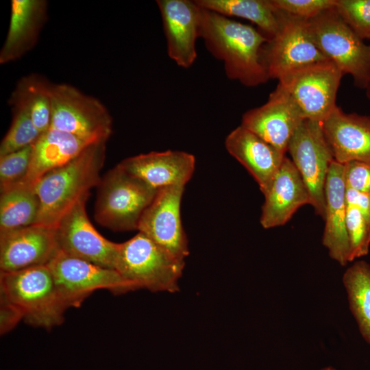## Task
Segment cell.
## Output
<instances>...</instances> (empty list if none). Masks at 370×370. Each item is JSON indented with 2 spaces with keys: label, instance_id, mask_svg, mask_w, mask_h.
Instances as JSON below:
<instances>
[{
  "label": "cell",
  "instance_id": "cell-1",
  "mask_svg": "<svg viewBox=\"0 0 370 370\" xmlns=\"http://www.w3.org/2000/svg\"><path fill=\"white\" fill-rule=\"evenodd\" d=\"M199 37L208 51L223 62L230 79L247 87L270 79L262 59L269 39L252 26L202 8Z\"/></svg>",
  "mask_w": 370,
  "mask_h": 370
},
{
  "label": "cell",
  "instance_id": "cell-2",
  "mask_svg": "<svg viewBox=\"0 0 370 370\" xmlns=\"http://www.w3.org/2000/svg\"><path fill=\"white\" fill-rule=\"evenodd\" d=\"M106 140L88 145L66 164L38 179L34 188L40 201L36 224L56 228L64 214L97 186L103 166Z\"/></svg>",
  "mask_w": 370,
  "mask_h": 370
},
{
  "label": "cell",
  "instance_id": "cell-3",
  "mask_svg": "<svg viewBox=\"0 0 370 370\" xmlns=\"http://www.w3.org/2000/svg\"><path fill=\"white\" fill-rule=\"evenodd\" d=\"M1 299L14 306L30 325L51 328L63 322L67 309L48 265L1 272Z\"/></svg>",
  "mask_w": 370,
  "mask_h": 370
},
{
  "label": "cell",
  "instance_id": "cell-4",
  "mask_svg": "<svg viewBox=\"0 0 370 370\" xmlns=\"http://www.w3.org/2000/svg\"><path fill=\"white\" fill-rule=\"evenodd\" d=\"M158 191L118 164L101 178L97 186L95 219L114 231L138 230Z\"/></svg>",
  "mask_w": 370,
  "mask_h": 370
},
{
  "label": "cell",
  "instance_id": "cell-5",
  "mask_svg": "<svg viewBox=\"0 0 370 370\" xmlns=\"http://www.w3.org/2000/svg\"><path fill=\"white\" fill-rule=\"evenodd\" d=\"M185 265L139 232L119 243L114 269L136 289L174 293Z\"/></svg>",
  "mask_w": 370,
  "mask_h": 370
},
{
  "label": "cell",
  "instance_id": "cell-6",
  "mask_svg": "<svg viewBox=\"0 0 370 370\" xmlns=\"http://www.w3.org/2000/svg\"><path fill=\"white\" fill-rule=\"evenodd\" d=\"M311 36L321 52L344 75H351L354 85H370V46L365 44L341 18L334 7L308 21Z\"/></svg>",
  "mask_w": 370,
  "mask_h": 370
},
{
  "label": "cell",
  "instance_id": "cell-7",
  "mask_svg": "<svg viewBox=\"0 0 370 370\" xmlns=\"http://www.w3.org/2000/svg\"><path fill=\"white\" fill-rule=\"evenodd\" d=\"M51 127L92 143L108 140L112 118L97 99L66 84H51Z\"/></svg>",
  "mask_w": 370,
  "mask_h": 370
},
{
  "label": "cell",
  "instance_id": "cell-8",
  "mask_svg": "<svg viewBox=\"0 0 370 370\" xmlns=\"http://www.w3.org/2000/svg\"><path fill=\"white\" fill-rule=\"evenodd\" d=\"M278 11V29L262 51L269 79L280 81L300 69L329 60L315 44L308 21Z\"/></svg>",
  "mask_w": 370,
  "mask_h": 370
},
{
  "label": "cell",
  "instance_id": "cell-9",
  "mask_svg": "<svg viewBox=\"0 0 370 370\" xmlns=\"http://www.w3.org/2000/svg\"><path fill=\"white\" fill-rule=\"evenodd\" d=\"M60 297L68 309L79 307L94 291L121 294L136 290L115 269L99 266L59 251L48 264Z\"/></svg>",
  "mask_w": 370,
  "mask_h": 370
},
{
  "label": "cell",
  "instance_id": "cell-10",
  "mask_svg": "<svg viewBox=\"0 0 370 370\" xmlns=\"http://www.w3.org/2000/svg\"><path fill=\"white\" fill-rule=\"evenodd\" d=\"M287 151L308 191L310 205L316 214L324 219L325 182L334 159L321 123L304 120L292 136Z\"/></svg>",
  "mask_w": 370,
  "mask_h": 370
},
{
  "label": "cell",
  "instance_id": "cell-11",
  "mask_svg": "<svg viewBox=\"0 0 370 370\" xmlns=\"http://www.w3.org/2000/svg\"><path fill=\"white\" fill-rule=\"evenodd\" d=\"M343 74L331 60L300 69L281 80L304 119L323 121L336 106V94Z\"/></svg>",
  "mask_w": 370,
  "mask_h": 370
},
{
  "label": "cell",
  "instance_id": "cell-12",
  "mask_svg": "<svg viewBox=\"0 0 370 370\" xmlns=\"http://www.w3.org/2000/svg\"><path fill=\"white\" fill-rule=\"evenodd\" d=\"M88 197L80 199L56 227L60 250L71 256L114 269L119 243L103 237L90 221L86 210Z\"/></svg>",
  "mask_w": 370,
  "mask_h": 370
},
{
  "label": "cell",
  "instance_id": "cell-13",
  "mask_svg": "<svg viewBox=\"0 0 370 370\" xmlns=\"http://www.w3.org/2000/svg\"><path fill=\"white\" fill-rule=\"evenodd\" d=\"M184 188L183 185H175L158 190L138 227L139 232L182 260L189 254L180 215Z\"/></svg>",
  "mask_w": 370,
  "mask_h": 370
},
{
  "label": "cell",
  "instance_id": "cell-14",
  "mask_svg": "<svg viewBox=\"0 0 370 370\" xmlns=\"http://www.w3.org/2000/svg\"><path fill=\"white\" fill-rule=\"evenodd\" d=\"M304 120L288 93L278 84L264 104L243 114L241 125L285 154Z\"/></svg>",
  "mask_w": 370,
  "mask_h": 370
},
{
  "label": "cell",
  "instance_id": "cell-15",
  "mask_svg": "<svg viewBox=\"0 0 370 370\" xmlns=\"http://www.w3.org/2000/svg\"><path fill=\"white\" fill-rule=\"evenodd\" d=\"M59 251L56 228L34 224L0 233L1 272L48 265Z\"/></svg>",
  "mask_w": 370,
  "mask_h": 370
},
{
  "label": "cell",
  "instance_id": "cell-16",
  "mask_svg": "<svg viewBox=\"0 0 370 370\" xmlns=\"http://www.w3.org/2000/svg\"><path fill=\"white\" fill-rule=\"evenodd\" d=\"M169 58L179 66L189 68L197 57L202 8L189 0H158Z\"/></svg>",
  "mask_w": 370,
  "mask_h": 370
},
{
  "label": "cell",
  "instance_id": "cell-17",
  "mask_svg": "<svg viewBox=\"0 0 370 370\" xmlns=\"http://www.w3.org/2000/svg\"><path fill=\"white\" fill-rule=\"evenodd\" d=\"M321 126L335 161L370 162V116L346 113L336 106Z\"/></svg>",
  "mask_w": 370,
  "mask_h": 370
},
{
  "label": "cell",
  "instance_id": "cell-18",
  "mask_svg": "<svg viewBox=\"0 0 370 370\" xmlns=\"http://www.w3.org/2000/svg\"><path fill=\"white\" fill-rule=\"evenodd\" d=\"M119 164L158 190L175 185L185 186L193 174L195 158L185 151L167 150L130 157Z\"/></svg>",
  "mask_w": 370,
  "mask_h": 370
},
{
  "label": "cell",
  "instance_id": "cell-19",
  "mask_svg": "<svg viewBox=\"0 0 370 370\" xmlns=\"http://www.w3.org/2000/svg\"><path fill=\"white\" fill-rule=\"evenodd\" d=\"M264 195L260 224L264 229L285 225L299 208L310 205L305 184L292 160L286 156Z\"/></svg>",
  "mask_w": 370,
  "mask_h": 370
},
{
  "label": "cell",
  "instance_id": "cell-20",
  "mask_svg": "<svg viewBox=\"0 0 370 370\" xmlns=\"http://www.w3.org/2000/svg\"><path fill=\"white\" fill-rule=\"evenodd\" d=\"M225 145L228 153L253 176L265 195L285 154L242 125L227 136Z\"/></svg>",
  "mask_w": 370,
  "mask_h": 370
},
{
  "label": "cell",
  "instance_id": "cell-21",
  "mask_svg": "<svg viewBox=\"0 0 370 370\" xmlns=\"http://www.w3.org/2000/svg\"><path fill=\"white\" fill-rule=\"evenodd\" d=\"M346 186L344 165L334 160L329 169L325 186V227L322 244L330 257L341 266L349 262V245L346 230Z\"/></svg>",
  "mask_w": 370,
  "mask_h": 370
},
{
  "label": "cell",
  "instance_id": "cell-22",
  "mask_svg": "<svg viewBox=\"0 0 370 370\" xmlns=\"http://www.w3.org/2000/svg\"><path fill=\"white\" fill-rule=\"evenodd\" d=\"M45 0H12L6 38L0 51V64L16 61L36 44L47 21Z\"/></svg>",
  "mask_w": 370,
  "mask_h": 370
},
{
  "label": "cell",
  "instance_id": "cell-23",
  "mask_svg": "<svg viewBox=\"0 0 370 370\" xmlns=\"http://www.w3.org/2000/svg\"><path fill=\"white\" fill-rule=\"evenodd\" d=\"M90 144L70 133L50 127L34 144L29 169L22 182L34 184L48 172L71 161Z\"/></svg>",
  "mask_w": 370,
  "mask_h": 370
},
{
  "label": "cell",
  "instance_id": "cell-24",
  "mask_svg": "<svg viewBox=\"0 0 370 370\" xmlns=\"http://www.w3.org/2000/svg\"><path fill=\"white\" fill-rule=\"evenodd\" d=\"M39 210L34 184L21 182L1 192L0 233L36 224Z\"/></svg>",
  "mask_w": 370,
  "mask_h": 370
},
{
  "label": "cell",
  "instance_id": "cell-25",
  "mask_svg": "<svg viewBox=\"0 0 370 370\" xmlns=\"http://www.w3.org/2000/svg\"><path fill=\"white\" fill-rule=\"evenodd\" d=\"M202 8L226 17L247 19L256 25L269 40L279 27L278 11L271 0H196Z\"/></svg>",
  "mask_w": 370,
  "mask_h": 370
},
{
  "label": "cell",
  "instance_id": "cell-26",
  "mask_svg": "<svg viewBox=\"0 0 370 370\" xmlns=\"http://www.w3.org/2000/svg\"><path fill=\"white\" fill-rule=\"evenodd\" d=\"M349 310L363 339L370 345V264L355 261L343 275Z\"/></svg>",
  "mask_w": 370,
  "mask_h": 370
},
{
  "label": "cell",
  "instance_id": "cell-27",
  "mask_svg": "<svg viewBox=\"0 0 370 370\" xmlns=\"http://www.w3.org/2000/svg\"><path fill=\"white\" fill-rule=\"evenodd\" d=\"M51 86L40 75L29 74L19 79L10 97L26 108L40 134L51 125Z\"/></svg>",
  "mask_w": 370,
  "mask_h": 370
},
{
  "label": "cell",
  "instance_id": "cell-28",
  "mask_svg": "<svg viewBox=\"0 0 370 370\" xmlns=\"http://www.w3.org/2000/svg\"><path fill=\"white\" fill-rule=\"evenodd\" d=\"M9 103L12 107V121L1 140L0 157L34 145L41 135L28 110L21 102L10 98Z\"/></svg>",
  "mask_w": 370,
  "mask_h": 370
},
{
  "label": "cell",
  "instance_id": "cell-29",
  "mask_svg": "<svg viewBox=\"0 0 370 370\" xmlns=\"http://www.w3.org/2000/svg\"><path fill=\"white\" fill-rule=\"evenodd\" d=\"M346 230L349 245V262L368 254L370 223L354 207L347 205Z\"/></svg>",
  "mask_w": 370,
  "mask_h": 370
},
{
  "label": "cell",
  "instance_id": "cell-30",
  "mask_svg": "<svg viewBox=\"0 0 370 370\" xmlns=\"http://www.w3.org/2000/svg\"><path fill=\"white\" fill-rule=\"evenodd\" d=\"M334 9L360 38L370 39V0H336Z\"/></svg>",
  "mask_w": 370,
  "mask_h": 370
},
{
  "label": "cell",
  "instance_id": "cell-31",
  "mask_svg": "<svg viewBox=\"0 0 370 370\" xmlns=\"http://www.w3.org/2000/svg\"><path fill=\"white\" fill-rule=\"evenodd\" d=\"M33 145L0 157L1 192L25 179L31 163Z\"/></svg>",
  "mask_w": 370,
  "mask_h": 370
},
{
  "label": "cell",
  "instance_id": "cell-32",
  "mask_svg": "<svg viewBox=\"0 0 370 370\" xmlns=\"http://www.w3.org/2000/svg\"><path fill=\"white\" fill-rule=\"evenodd\" d=\"M336 0H271L280 12L306 21L333 8Z\"/></svg>",
  "mask_w": 370,
  "mask_h": 370
},
{
  "label": "cell",
  "instance_id": "cell-33",
  "mask_svg": "<svg viewBox=\"0 0 370 370\" xmlns=\"http://www.w3.org/2000/svg\"><path fill=\"white\" fill-rule=\"evenodd\" d=\"M343 165L346 187L370 195V162L352 161Z\"/></svg>",
  "mask_w": 370,
  "mask_h": 370
},
{
  "label": "cell",
  "instance_id": "cell-34",
  "mask_svg": "<svg viewBox=\"0 0 370 370\" xmlns=\"http://www.w3.org/2000/svg\"><path fill=\"white\" fill-rule=\"evenodd\" d=\"M347 205L356 208L370 223V195L347 188L345 192Z\"/></svg>",
  "mask_w": 370,
  "mask_h": 370
},
{
  "label": "cell",
  "instance_id": "cell-35",
  "mask_svg": "<svg viewBox=\"0 0 370 370\" xmlns=\"http://www.w3.org/2000/svg\"><path fill=\"white\" fill-rule=\"evenodd\" d=\"M0 330L5 334L12 329L23 319L21 312L12 304L1 299Z\"/></svg>",
  "mask_w": 370,
  "mask_h": 370
},
{
  "label": "cell",
  "instance_id": "cell-36",
  "mask_svg": "<svg viewBox=\"0 0 370 370\" xmlns=\"http://www.w3.org/2000/svg\"><path fill=\"white\" fill-rule=\"evenodd\" d=\"M320 370H337L335 368L332 367H323L322 369H321Z\"/></svg>",
  "mask_w": 370,
  "mask_h": 370
},
{
  "label": "cell",
  "instance_id": "cell-37",
  "mask_svg": "<svg viewBox=\"0 0 370 370\" xmlns=\"http://www.w3.org/2000/svg\"><path fill=\"white\" fill-rule=\"evenodd\" d=\"M367 97L370 99V88L366 90Z\"/></svg>",
  "mask_w": 370,
  "mask_h": 370
},
{
  "label": "cell",
  "instance_id": "cell-38",
  "mask_svg": "<svg viewBox=\"0 0 370 370\" xmlns=\"http://www.w3.org/2000/svg\"><path fill=\"white\" fill-rule=\"evenodd\" d=\"M369 87H370V85L369 86V87H368V88H369Z\"/></svg>",
  "mask_w": 370,
  "mask_h": 370
}]
</instances>
